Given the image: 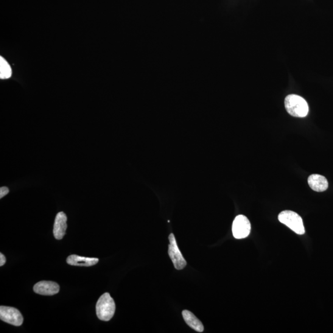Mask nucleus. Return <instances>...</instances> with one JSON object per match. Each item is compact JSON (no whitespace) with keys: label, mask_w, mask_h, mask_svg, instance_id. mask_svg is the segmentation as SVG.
<instances>
[{"label":"nucleus","mask_w":333,"mask_h":333,"mask_svg":"<svg viewBox=\"0 0 333 333\" xmlns=\"http://www.w3.org/2000/svg\"><path fill=\"white\" fill-rule=\"evenodd\" d=\"M99 259L97 258H90V257H81L77 255H71L67 259V263L73 266L79 267H91L98 264Z\"/></svg>","instance_id":"9d476101"},{"label":"nucleus","mask_w":333,"mask_h":333,"mask_svg":"<svg viewBox=\"0 0 333 333\" xmlns=\"http://www.w3.org/2000/svg\"><path fill=\"white\" fill-rule=\"evenodd\" d=\"M67 220H68V218L63 212H59L56 216L54 228H53V234L56 239H63L66 234L67 228H68Z\"/></svg>","instance_id":"6e6552de"},{"label":"nucleus","mask_w":333,"mask_h":333,"mask_svg":"<svg viewBox=\"0 0 333 333\" xmlns=\"http://www.w3.org/2000/svg\"><path fill=\"white\" fill-rule=\"evenodd\" d=\"M9 193V189L7 187H2L0 188V198H3L5 196L7 195Z\"/></svg>","instance_id":"ddd939ff"},{"label":"nucleus","mask_w":333,"mask_h":333,"mask_svg":"<svg viewBox=\"0 0 333 333\" xmlns=\"http://www.w3.org/2000/svg\"><path fill=\"white\" fill-rule=\"evenodd\" d=\"M0 319L16 326H21L24 321L23 317L18 309L7 306L0 307Z\"/></svg>","instance_id":"423d86ee"},{"label":"nucleus","mask_w":333,"mask_h":333,"mask_svg":"<svg viewBox=\"0 0 333 333\" xmlns=\"http://www.w3.org/2000/svg\"><path fill=\"white\" fill-rule=\"evenodd\" d=\"M97 315L100 320L108 321L116 311V304L110 294L106 293L100 297L96 306Z\"/></svg>","instance_id":"f03ea898"},{"label":"nucleus","mask_w":333,"mask_h":333,"mask_svg":"<svg viewBox=\"0 0 333 333\" xmlns=\"http://www.w3.org/2000/svg\"><path fill=\"white\" fill-rule=\"evenodd\" d=\"M182 315L184 321L190 328L198 332H203L204 326L202 322L192 312L184 310L182 312Z\"/></svg>","instance_id":"9b49d317"},{"label":"nucleus","mask_w":333,"mask_h":333,"mask_svg":"<svg viewBox=\"0 0 333 333\" xmlns=\"http://www.w3.org/2000/svg\"><path fill=\"white\" fill-rule=\"evenodd\" d=\"M285 108L291 116L305 117L309 113V105L303 98L297 94H290L284 100Z\"/></svg>","instance_id":"f257e3e1"},{"label":"nucleus","mask_w":333,"mask_h":333,"mask_svg":"<svg viewBox=\"0 0 333 333\" xmlns=\"http://www.w3.org/2000/svg\"><path fill=\"white\" fill-rule=\"evenodd\" d=\"M278 220L281 223L288 226L298 234H304L305 228L302 218L296 212L284 211L278 215Z\"/></svg>","instance_id":"7ed1b4c3"},{"label":"nucleus","mask_w":333,"mask_h":333,"mask_svg":"<svg viewBox=\"0 0 333 333\" xmlns=\"http://www.w3.org/2000/svg\"><path fill=\"white\" fill-rule=\"evenodd\" d=\"M169 240L170 244L168 253H169L170 258L172 260L176 269L182 270L186 267L187 263L181 251L179 250L174 234L173 233L170 234Z\"/></svg>","instance_id":"20e7f679"},{"label":"nucleus","mask_w":333,"mask_h":333,"mask_svg":"<svg viewBox=\"0 0 333 333\" xmlns=\"http://www.w3.org/2000/svg\"><path fill=\"white\" fill-rule=\"evenodd\" d=\"M308 183L313 191L323 192L326 191L328 187V182L327 179L322 175L313 174L308 178Z\"/></svg>","instance_id":"1a4fd4ad"},{"label":"nucleus","mask_w":333,"mask_h":333,"mask_svg":"<svg viewBox=\"0 0 333 333\" xmlns=\"http://www.w3.org/2000/svg\"><path fill=\"white\" fill-rule=\"evenodd\" d=\"M251 229L250 220L245 215H237L235 218L232 225V232L235 239H246L250 235Z\"/></svg>","instance_id":"39448f33"},{"label":"nucleus","mask_w":333,"mask_h":333,"mask_svg":"<svg viewBox=\"0 0 333 333\" xmlns=\"http://www.w3.org/2000/svg\"><path fill=\"white\" fill-rule=\"evenodd\" d=\"M6 263L5 256L2 253L0 254V266L2 267Z\"/></svg>","instance_id":"4468645a"},{"label":"nucleus","mask_w":333,"mask_h":333,"mask_svg":"<svg viewBox=\"0 0 333 333\" xmlns=\"http://www.w3.org/2000/svg\"><path fill=\"white\" fill-rule=\"evenodd\" d=\"M12 75V69L10 64L2 57H0V78L1 79H7Z\"/></svg>","instance_id":"f8f14e48"},{"label":"nucleus","mask_w":333,"mask_h":333,"mask_svg":"<svg viewBox=\"0 0 333 333\" xmlns=\"http://www.w3.org/2000/svg\"><path fill=\"white\" fill-rule=\"evenodd\" d=\"M33 291L38 295L53 296L60 292V286L55 282L41 281L35 284Z\"/></svg>","instance_id":"0eeeda50"}]
</instances>
